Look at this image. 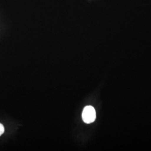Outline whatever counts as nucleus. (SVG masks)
I'll return each mask as SVG.
<instances>
[{
	"label": "nucleus",
	"mask_w": 151,
	"mask_h": 151,
	"mask_svg": "<svg viewBox=\"0 0 151 151\" xmlns=\"http://www.w3.org/2000/svg\"><path fill=\"white\" fill-rule=\"evenodd\" d=\"M4 132H5V128L2 124L0 123V136L3 134Z\"/></svg>",
	"instance_id": "f03ea898"
},
{
	"label": "nucleus",
	"mask_w": 151,
	"mask_h": 151,
	"mask_svg": "<svg viewBox=\"0 0 151 151\" xmlns=\"http://www.w3.org/2000/svg\"><path fill=\"white\" fill-rule=\"evenodd\" d=\"M82 119L85 123L90 124L93 123L96 119V111L92 106H87L82 112Z\"/></svg>",
	"instance_id": "f257e3e1"
}]
</instances>
